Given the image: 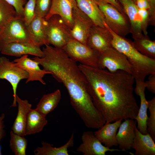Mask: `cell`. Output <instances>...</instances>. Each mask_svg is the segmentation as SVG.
Masks as SVG:
<instances>
[{"label": "cell", "mask_w": 155, "mask_h": 155, "mask_svg": "<svg viewBox=\"0 0 155 155\" xmlns=\"http://www.w3.org/2000/svg\"><path fill=\"white\" fill-rule=\"evenodd\" d=\"M87 90L93 104L106 123L128 119H135L139 107L134 96L135 79L124 71L107 70L80 64Z\"/></svg>", "instance_id": "obj_1"}, {"label": "cell", "mask_w": 155, "mask_h": 155, "mask_svg": "<svg viewBox=\"0 0 155 155\" xmlns=\"http://www.w3.org/2000/svg\"><path fill=\"white\" fill-rule=\"evenodd\" d=\"M44 56L32 59L37 62L44 70L62 83L69 94L71 104L76 110L83 109L92 102L87 90L84 75L77 62L70 58L62 49L46 45L42 48Z\"/></svg>", "instance_id": "obj_2"}, {"label": "cell", "mask_w": 155, "mask_h": 155, "mask_svg": "<svg viewBox=\"0 0 155 155\" xmlns=\"http://www.w3.org/2000/svg\"><path fill=\"white\" fill-rule=\"evenodd\" d=\"M113 36V47L124 54L131 67V75L135 80L144 81L146 77L155 73V59L143 55L135 47L133 41L120 36L107 26Z\"/></svg>", "instance_id": "obj_3"}, {"label": "cell", "mask_w": 155, "mask_h": 155, "mask_svg": "<svg viewBox=\"0 0 155 155\" xmlns=\"http://www.w3.org/2000/svg\"><path fill=\"white\" fill-rule=\"evenodd\" d=\"M104 18L108 27L117 35L125 37L131 33V25L125 14L120 12L111 5L99 0H94Z\"/></svg>", "instance_id": "obj_4"}, {"label": "cell", "mask_w": 155, "mask_h": 155, "mask_svg": "<svg viewBox=\"0 0 155 155\" xmlns=\"http://www.w3.org/2000/svg\"><path fill=\"white\" fill-rule=\"evenodd\" d=\"M46 21V32L49 44L62 49L73 38L71 30L59 16L54 15Z\"/></svg>", "instance_id": "obj_5"}, {"label": "cell", "mask_w": 155, "mask_h": 155, "mask_svg": "<svg viewBox=\"0 0 155 155\" xmlns=\"http://www.w3.org/2000/svg\"><path fill=\"white\" fill-rule=\"evenodd\" d=\"M71 59L80 64L98 68L100 53L74 39H71L62 49Z\"/></svg>", "instance_id": "obj_6"}, {"label": "cell", "mask_w": 155, "mask_h": 155, "mask_svg": "<svg viewBox=\"0 0 155 155\" xmlns=\"http://www.w3.org/2000/svg\"><path fill=\"white\" fill-rule=\"evenodd\" d=\"M18 42H32L23 17L18 16L1 29L0 32V52L7 44Z\"/></svg>", "instance_id": "obj_7"}, {"label": "cell", "mask_w": 155, "mask_h": 155, "mask_svg": "<svg viewBox=\"0 0 155 155\" xmlns=\"http://www.w3.org/2000/svg\"><path fill=\"white\" fill-rule=\"evenodd\" d=\"M98 68L111 72L124 71L131 74L130 65L126 57L113 47L100 53Z\"/></svg>", "instance_id": "obj_8"}, {"label": "cell", "mask_w": 155, "mask_h": 155, "mask_svg": "<svg viewBox=\"0 0 155 155\" xmlns=\"http://www.w3.org/2000/svg\"><path fill=\"white\" fill-rule=\"evenodd\" d=\"M28 77L27 73L16 66L13 61H10L5 57H0V79L7 80L11 85L13 97L11 106H17L16 92L19 83L22 80L27 79Z\"/></svg>", "instance_id": "obj_9"}, {"label": "cell", "mask_w": 155, "mask_h": 155, "mask_svg": "<svg viewBox=\"0 0 155 155\" xmlns=\"http://www.w3.org/2000/svg\"><path fill=\"white\" fill-rule=\"evenodd\" d=\"M72 18L73 25L71 30L72 38L87 45L90 30L94 24L91 20L79 8L77 4L73 9Z\"/></svg>", "instance_id": "obj_10"}, {"label": "cell", "mask_w": 155, "mask_h": 155, "mask_svg": "<svg viewBox=\"0 0 155 155\" xmlns=\"http://www.w3.org/2000/svg\"><path fill=\"white\" fill-rule=\"evenodd\" d=\"M112 35L107 28L94 25L92 27L87 45L100 53L112 47Z\"/></svg>", "instance_id": "obj_11"}, {"label": "cell", "mask_w": 155, "mask_h": 155, "mask_svg": "<svg viewBox=\"0 0 155 155\" xmlns=\"http://www.w3.org/2000/svg\"><path fill=\"white\" fill-rule=\"evenodd\" d=\"M82 143L77 151L84 155H105L106 152L122 151L120 149H111L106 147L90 131L84 132L82 135Z\"/></svg>", "instance_id": "obj_12"}, {"label": "cell", "mask_w": 155, "mask_h": 155, "mask_svg": "<svg viewBox=\"0 0 155 155\" xmlns=\"http://www.w3.org/2000/svg\"><path fill=\"white\" fill-rule=\"evenodd\" d=\"M15 65L25 71L28 73V77L26 83L34 81H38L43 85L46 83L43 80L45 75L50 73L41 69L39 63L28 57V55H24L14 60Z\"/></svg>", "instance_id": "obj_13"}, {"label": "cell", "mask_w": 155, "mask_h": 155, "mask_svg": "<svg viewBox=\"0 0 155 155\" xmlns=\"http://www.w3.org/2000/svg\"><path fill=\"white\" fill-rule=\"evenodd\" d=\"M76 4L75 0H52L50 10L44 18L47 20L54 15H58L71 30L73 25V10Z\"/></svg>", "instance_id": "obj_14"}, {"label": "cell", "mask_w": 155, "mask_h": 155, "mask_svg": "<svg viewBox=\"0 0 155 155\" xmlns=\"http://www.w3.org/2000/svg\"><path fill=\"white\" fill-rule=\"evenodd\" d=\"M3 55L20 57L24 55H30L39 57L44 56L40 47L32 43L18 42L9 43L5 46L1 51Z\"/></svg>", "instance_id": "obj_15"}, {"label": "cell", "mask_w": 155, "mask_h": 155, "mask_svg": "<svg viewBox=\"0 0 155 155\" xmlns=\"http://www.w3.org/2000/svg\"><path fill=\"white\" fill-rule=\"evenodd\" d=\"M137 122L135 119H128L121 123L116 135L118 146L123 151L127 152L131 148L135 136Z\"/></svg>", "instance_id": "obj_16"}, {"label": "cell", "mask_w": 155, "mask_h": 155, "mask_svg": "<svg viewBox=\"0 0 155 155\" xmlns=\"http://www.w3.org/2000/svg\"><path fill=\"white\" fill-rule=\"evenodd\" d=\"M128 18L131 25V33L135 39L141 37L143 34L141 19L138 8L133 0H118Z\"/></svg>", "instance_id": "obj_17"}, {"label": "cell", "mask_w": 155, "mask_h": 155, "mask_svg": "<svg viewBox=\"0 0 155 155\" xmlns=\"http://www.w3.org/2000/svg\"><path fill=\"white\" fill-rule=\"evenodd\" d=\"M46 21L44 18L35 16L26 28L31 42L39 47L49 45L46 32Z\"/></svg>", "instance_id": "obj_18"}, {"label": "cell", "mask_w": 155, "mask_h": 155, "mask_svg": "<svg viewBox=\"0 0 155 155\" xmlns=\"http://www.w3.org/2000/svg\"><path fill=\"white\" fill-rule=\"evenodd\" d=\"M135 86L134 91L136 94L140 97V107L138 114L135 119L137 123V128L142 133H148L146 121L148 116V100L146 99L145 91L146 88L144 81L135 80Z\"/></svg>", "instance_id": "obj_19"}, {"label": "cell", "mask_w": 155, "mask_h": 155, "mask_svg": "<svg viewBox=\"0 0 155 155\" xmlns=\"http://www.w3.org/2000/svg\"><path fill=\"white\" fill-rule=\"evenodd\" d=\"M123 120H119L113 123H106L94 133L96 137L104 146L111 148L118 146L116 135L119 126Z\"/></svg>", "instance_id": "obj_20"}, {"label": "cell", "mask_w": 155, "mask_h": 155, "mask_svg": "<svg viewBox=\"0 0 155 155\" xmlns=\"http://www.w3.org/2000/svg\"><path fill=\"white\" fill-rule=\"evenodd\" d=\"M131 147L135 151L133 155H155V141L149 133H142L137 127Z\"/></svg>", "instance_id": "obj_21"}, {"label": "cell", "mask_w": 155, "mask_h": 155, "mask_svg": "<svg viewBox=\"0 0 155 155\" xmlns=\"http://www.w3.org/2000/svg\"><path fill=\"white\" fill-rule=\"evenodd\" d=\"M79 8L86 15L94 25L106 27L104 17L94 0H75Z\"/></svg>", "instance_id": "obj_22"}, {"label": "cell", "mask_w": 155, "mask_h": 155, "mask_svg": "<svg viewBox=\"0 0 155 155\" xmlns=\"http://www.w3.org/2000/svg\"><path fill=\"white\" fill-rule=\"evenodd\" d=\"M16 102L18 105V111L11 129L15 133L24 136L28 114L31 108L32 104L27 100H22L17 95Z\"/></svg>", "instance_id": "obj_23"}, {"label": "cell", "mask_w": 155, "mask_h": 155, "mask_svg": "<svg viewBox=\"0 0 155 155\" xmlns=\"http://www.w3.org/2000/svg\"><path fill=\"white\" fill-rule=\"evenodd\" d=\"M46 117L36 108H31L27 116L25 135L38 133L41 131L48 123Z\"/></svg>", "instance_id": "obj_24"}, {"label": "cell", "mask_w": 155, "mask_h": 155, "mask_svg": "<svg viewBox=\"0 0 155 155\" xmlns=\"http://www.w3.org/2000/svg\"><path fill=\"white\" fill-rule=\"evenodd\" d=\"M42 146L37 147L34 150L35 155H69L68 149L72 147L74 145V133L67 143L59 147H53V145L42 142Z\"/></svg>", "instance_id": "obj_25"}, {"label": "cell", "mask_w": 155, "mask_h": 155, "mask_svg": "<svg viewBox=\"0 0 155 155\" xmlns=\"http://www.w3.org/2000/svg\"><path fill=\"white\" fill-rule=\"evenodd\" d=\"M61 98V93L57 89L50 93L43 95L36 108L43 115L46 116L57 106Z\"/></svg>", "instance_id": "obj_26"}, {"label": "cell", "mask_w": 155, "mask_h": 155, "mask_svg": "<svg viewBox=\"0 0 155 155\" xmlns=\"http://www.w3.org/2000/svg\"><path fill=\"white\" fill-rule=\"evenodd\" d=\"M133 43L135 48L142 54L155 59V41L151 40L148 35L143 34L140 38L134 39Z\"/></svg>", "instance_id": "obj_27"}, {"label": "cell", "mask_w": 155, "mask_h": 155, "mask_svg": "<svg viewBox=\"0 0 155 155\" xmlns=\"http://www.w3.org/2000/svg\"><path fill=\"white\" fill-rule=\"evenodd\" d=\"M24 136L14 133L10 132L9 146L15 155H25L27 146V140Z\"/></svg>", "instance_id": "obj_28"}, {"label": "cell", "mask_w": 155, "mask_h": 155, "mask_svg": "<svg viewBox=\"0 0 155 155\" xmlns=\"http://www.w3.org/2000/svg\"><path fill=\"white\" fill-rule=\"evenodd\" d=\"M18 16L14 8L5 0H0V28Z\"/></svg>", "instance_id": "obj_29"}, {"label": "cell", "mask_w": 155, "mask_h": 155, "mask_svg": "<svg viewBox=\"0 0 155 155\" xmlns=\"http://www.w3.org/2000/svg\"><path fill=\"white\" fill-rule=\"evenodd\" d=\"M148 109L150 115L147 118L146 124L148 133L155 141V97L148 100Z\"/></svg>", "instance_id": "obj_30"}, {"label": "cell", "mask_w": 155, "mask_h": 155, "mask_svg": "<svg viewBox=\"0 0 155 155\" xmlns=\"http://www.w3.org/2000/svg\"><path fill=\"white\" fill-rule=\"evenodd\" d=\"M36 0H28L24 6L23 18L26 26L28 25L35 16Z\"/></svg>", "instance_id": "obj_31"}, {"label": "cell", "mask_w": 155, "mask_h": 155, "mask_svg": "<svg viewBox=\"0 0 155 155\" xmlns=\"http://www.w3.org/2000/svg\"><path fill=\"white\" fill-rule=\"evenodd\" d=\"M52 0H36L35 15L45 18L50 10Z\"/></svg>", "instance_id": "obj_32"}, {"label": "cell", "mask_w": 155, "mask_h": 155, "mask_svg": "<svg viewBox=\"0 0 155 155\" xmlns=\"http://www.w3.org/2000/svg\"><path fill=\"white\" fill-rule=\"evenodd\" d=\"M138 13L141 19L142 29L143 34L148 35L147 27L149 24V13L148 10L138 9Z\"/></svg>", "instance_id": "obj_33"}, {"label": "cell", "mask_w": 155, "mask_h": 155, "mask_svg": "<svg viewBox=\"0 0 155 155\" xmlns=\"http://www.w3.org/2000/svg\"><path fill=\"white\" fill-rule=\"evenodd\" d=\"M15 9L17 15L23 17L24 6L27 0H5Z\"/></svg>", "instance_id": "obj_34"}, {"label": "cell", "mask_w": 155, "mask_h": 155, "mask_svg": "<svg viewBox=\"0 0 155 155\" xmlns=\"http://www.w3.org/2000/svg\"><path fill=\"white\" fill-rule=\"evenodd\" d=\"M150 8L148 10L149 19V24L155 25V0H148Z\"/></svg>", "instance_id": "obj_35"}, {"label": "cell", "mask_w": 155, "mask_h": 155, "mask_svg": "<svg viewBox=\"0 0 155 155\" xmlns=\"http://www.w3.org/2000/svg\"><path fill=\"white\" fill-rule=\"evenodd\" d=\"M148 80L144 81L146 88L153 94H155V73L149 75Z\"/></svg>", "instance_id": "obj_36"}, {"label": "cell", "mask_w": 155, "mask_h": 155, "mask_svg": "<svg viewBox=\"0 0 155 155\" xmlns=\"http://www.w3.org/2000/svg\"><path fill=\"white\" fill-rule=\"evenodd\" d=\"M5 117V115L4 113H2L0 115V155H1L0 148L1 141L5 135V132L4 129L5 125L4 123Z\"/></svg>", "instance_id": "obj_37"}, {"label": "cell", "mask_w": 155, "mask_h": 155, "mask_svg": "<svg viewBox=\"0 0 155 155\" xmlns=\"http://www.w3.org/2000/svg\"><path fill=\"white\" fill-rule=\"evenodd\" d=\"M104 3L110 4L117 9L121 13L125 14L119 3L117 0H99Z\"/></svg>", "instance_id": "obj_38"}, {"label": "cell", "mask_w": 155, "mask_h": 155, "mask_svg": "<svg viewBox=\"0 0 155 155\" xmlns=\"http://www.w3.org/2000/svg\"><path fill=\"white\" fill-rule=\"evenodd\" d=\"M136 4L138 9L148 10L150 8L148 0H136Z\"/></svg>", "instance_id": "obj_39"}, {"label": "cell", "mask_w": 155, "mask_h": 155, "mask_svg": "<svg viewBox=\"0 0 155 155\" xmlns=\"http://www.w3.org/2000/svg\"><path fill=\"white\" fill-rule=\"evenodd\" d=\"M133 1L136 4V0H133Z\"/></svg>", "instance_id": "obj_40"}, {"label": "cell", "mask_w": 155, "mask_h": 155, "mask_svg": "<svg viewBox=\"0 0 155 155\" xmlns=\"http://www.w3.org/2000/svg\"><path fill=\"white\" fill-rule=\"evenodd\" d=\"M1 29L0 28V32H1Z\"/></svg>", "instance_id": "obj_41"}]
</instances>
